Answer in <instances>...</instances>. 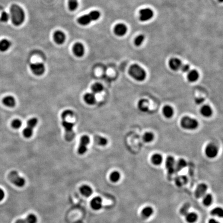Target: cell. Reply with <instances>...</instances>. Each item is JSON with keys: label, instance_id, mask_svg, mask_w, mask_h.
Segmentation results:
<instances>
[{"label": "cell", "instance_id": "cell-1", "mask_svg": "<svg viewBox=\"0 0 223 223\" xmlns=\"http://www.w3.org/2000/svg\"><path fill=\"white\" fill-rule=\"evenodd\" d=\"M11 21L15 26H20L24 21L25 13L23 9L17 4H13L10 9Z\"/></svg>", "mask_w": 223, "mask_h": 223}, {"label": "cell", "instance_id": "cell-2", "mask_svg": "<svg viewBox=\"0 0 223 223\" xmlns=\"http://www.w3.org/2000/svg\"><path fill=\"white\" fill-rule=\"evenodd\" d=\"M129 73L131 77L138 81H143L146 77V73L145 70L137 64L130 66L129 69Z\"/></svg>", "mask_w": 223, "mask_h": 223}, {"label": "cell", "instance_id": "cell-3", "mask_svg": "<svg viewBox=\"0 0 223 223\" xmlns=\"http://www.w3.org/2000/svg\"><path fill=\"white\" fill-rule=\"evenodd\" d=\"M62 125L65 130V139L66 141L72 142L75 138V133L73 131V127L75 123L68 122L67 118L62 119Z\"/></svg>", "mask_w": 223, "mask_h": 223}, {"label": "cell", "instance_id": "cell-4", "mask_svg": "<svg viewBox=\"0 0 223 223\" xmlns=\"http://www.w3.org/2000/svg\"><path fill=\"white\" fill-rule=\"evenodd\" d=\"M100 13L97 11H91L88 14L80 17L78 19V22L81 25H88L92 21H96L99 19Z\"/></svg>", "mask_w": 223, "mask_h": 223}, {"label": "cell", "instance_id": "cell-5", "mask_svg": "<svg viewBox=\"0 0 223 223\" xmlns=\"http://www.w3.org/2000/svg\"><path fill=\"white\" fill-rule=\"evenodd\" d=\"M8 178L12 183L18 187H23L25 184V179L23 177H20L18 172L15 170L9 173Z\"/></svg>", "mask_w": 223, "mask_h": 223}, {"label": "cell", "instance_id": "cell-6", "mask_svg": "<svg viewBox=\"0 0 223 223\" xmlns=\"http://www.w3.org/2000/svg\"><path fill=\"white\" fill-rule=\"evenodd\" d=\"M180 124L183 128L191 130L196 129L198 126V123L196 120L189 116L183 117L181 120Z\"/></svg>", "mask_w": 223, "mask_h": 223}, {"label": "cell", "instance_id": "cell-7", "mask_svg": "<svg viewBox=\"0 0 223 223\" xmlns=\"http://www.w3.org/2000/svg\"><path fill=\"white\" fill-rule=\"evenodd\" d=\"M38 119L36 118H30L27 122V126L23 130L24 137L27 139L30 138L33 135L34 128L37 125Z\"/></svg>", "mask_w": 223, "mask_h": 223}, {"label": "cell", "instance_id": "cell-8", "mask_svg": "<svg viewBox=\"0 0 223 223\" xmlns=\"http://www.w3.org/2000/svg\"><path fill=\"white\" fill-rule=\"evenodd\" d=\"M90 142V139L88 135L82 136L81 138L78 152L79 155H83L88 151V146Z\"/></svg>", "mask_w": 223, "mask_h": 223}, {"label": "cell", "instance_id": "cell-9", "mask_svg": "<svg viewBox=\"0 0 223 223\" xmlns=\"http://www.w3.org/2000/svg\"><path fill=\"white\" fill-rule=\"evenodd\" d=\"M30 68L33 73L38 76L42 75L45 72V65L41 62L33 63L30 65Z\"/></svg>", "mask_w": 223, "mask_h": 223}, {"label": "cell", "instance_id": "cell-10", "mask_svg": "<svg viewBox=\"0 0 223 223\" xmlns=\"http://www.w3.org/2000/svg\"><path fill=\"white\" fill-rule=\"evenodd\" d=\"M154 16V12L150 8H144L139 11V20L142 22L147 21Z\"/></svg>", "mask_w": 223, "mask_h": 223}, {"label": "cell", "instance_id": "cell-11", "mask_svg": "<svg viewBox=\"0 0 223 223\" xmlns=\"http://www.w3.org/2000/svg\"><path fill=\"white\" fill-rule=\"evenodd\" d=\"M218 147L215 145L213 144H210L208 145L205 149V154L207 156V157L213 159L216 157L218 155Z\"/></svg>", "mask_w": 223, "mask_h": 223}, {"label": "cell", "instance_id": "cell-12", "mask_svg": "<svg viewBox=\"0 0 223 223\" xmlns=\"http://www.w3.org/2000/svg\"><path fill=\"white\" fill-rule=\"evenodd\" d=\"M175 161L174 158L169 156L166 159L165 166L169 174H173L175 172Z\"/></svg>", "mask_w": 223, "mask_h": 223}, {"label": "cell", "instance_id": "cell-13", "mask_svg": "<svg viewBox=\"0 0 223 223\" xmlns=\"http://www.w3.org/2000/svg\"><path fill=\"white\" fill-rule=\"evenodd\" d=\"M73 52L74 54L77 57H81L84 56L85 49L84 46L80 43H75L73 46Z\"/></svg>", "mask_w": 223, "mask_h": 223}, {"label": "cell", "instance_id": "cell-14", "mask_svg": "<svg viewBox=\"0 0 223 223\" xmlns=\"http://www.w3.org/2000/svg\"><path fill=\"white\" fill-rule=\"evenodd\" d=\"M208 190V186L205 183L199 184L197 187L195 191V196L197 198L202 197L205 194Z\"/></svg>", "mask_w": 223, "mask_h": 223}, {"label": "cell", "instance_id": "cell-15", "mask_svg": "<svg viewBox=\"0 0 223 223\" xmlns=\"http://www.w3.org/2000/svg\"><path fill=\"white\" fill-rule=\"evenodd\" d=\"M114 31L117 36H123L127 33V27L124 24L119 23L115 27Z\"/></svg>", "mask_w": 223, "mask_h": 223}, {"label": "cell", "instance_id": "cell-16", "mask_svg": "<svg viewBox=\"0 0 223 223\" xmlns=\"http://www.w3.org/2000/svg\"><path fill=\"white\" fill-rule=\"evenodd\" d=\"M53 39L54 41L58 45H62L66 40V36L64 33L61 30H56L54 33Z\"/></svg>", "mask_w": 223, "mask_h": 223}, {"label": "cell", "instance_id": "cell-17", "mask_svg": "<svg viewBox=\"0 0 223 223\" xmlns=\"http://www.w3.org/2000/svg\"><path fill=\"white\" fill-rule=\"evenodd\" d=\"M182 65L181 61L177 58H173L169 61V66L170 68L174 71L178 70L179 69H180Z\"/></svg>", "mask_w": 223, "mask_h": 223}, {"label": "cell", "instance_id": "cell-18", "mask_svg": "<svg viewBox=\"0 0 223 223\" xmlns=\"http://www.w3.org/2000/svg\"><path fill=\"white\" fill-rule=\"evenodd\" d=\"M92 208L95 210H99L102 207V200L100 197H96L93 198L91 202Z\"/></svg>", "mask_w": 223, "mask_h": 223}, {"label": "cell", "instance_id": "cell-19", "mask_svg": "<svg viewBox=\"0 0 223 223\" xmlns=\"http://www.w3.org/2000/svg\"><path fill=\"white\" fill-rule=\"evenodd\" d=\"M84 100L86 103L89 105H94L96 102V97L95 94L94 93H88L85 94L84 96Z\"/></svg>", "mask_w": 223, "mask_h": 223}, {"label": "cell", "instance_id": "cell-20", "mask_svg": "<svg viewBox=\"0 0 223 223\" xmlns=\"http://www.w3.org/2000/svg\"><path fill=\"white\" fill-rule=\"evenodd\" d=\"M3 103L7 107H13L16 105V100L13 96H8L4 98Z\"/></svg>", "mask_w": 223, "mask_h": 223}, {"label": "cell", "instance_id": "cell-21", "mask_svg": "<svg viewBox=\"0 0 223 223\" xmlns=\"http://www.w3.org/2000/svg\"><path fill=\"white\" fill-rule=\"evenodd\" d=\"M149 102L148 100L145 99L140 100L138 103V107L140 111L142 112H147L149 110Z\"/></svg>", "mask_w": 223, "mask_h": 223}, {"label": "cell", "instance_id": "cell-22", "mask_svg": "<svg viewBox=\"0 0 223 223\" xmlns=\"http://www.w3.org/2000/svg\"><path fill=\"white\" fill-rule=\"evenodd\" d=\"M212 110L208 105H203L200 109V113L205 117H209L212 114Z\"/></svg>", "mask_w": 223, "mask_h": 223}, {"label": "cell", "instance_id": "cell-23", "mask_svg": "<svg viewBox=\"0 0 223 223\" xmlns=\"http://www.w3.org/2000/svg\"><path fill=\"white\" fill-rule=\"evenodd\" d=\"M80 192L81 194L84 196L89 197L93 194V189L91 186L88 185H83L80 187Z\"/></svg>", "mask_w": 223, "mask_h": 223}, {"label": "cell", "instance_id": "cell-24", "mask_svg": "<svg viewBox=\"0 0 223 223\" xmlns=\"http://www.w3.org/2000/svg\"><path fill=\"white\" fill-rule=\"evenodd\" d=\"M199 73L196 70H192L187 75V79L190 82H196L199 78Z\"/></svg>", "mask_w": 223, "mask_h": 223}, {"label": "cell", "instance_id": "cell-25", "mask_svg": "<svg viewBox=\"0 0 223 223\" xmlns=\"http://www.w3.org/2000/svg\"><path fill=\"white\" fill-rule=\"evenodd\" d=\"M187 166V163L184 159H180L176 162L175 164V172H179L183 170L184 168Z\"/></svg>", "mask_w": 223, "mask_h": 223}, {"label": "cell", "instance_id": "cell-26", "mask_svg": "<svg viewBox=\"0 0 223 223\" xmlns=\"http://www.w3.org/2000/svg\"><path fill=\"white\" fill-rule=\"evenodd\" d=\"M94 139L96 144L101 146H105L108 143L107 139L101 136L95 135Z\"/></svg>", "mask_w": 223, "mask_h": 223}, {"label": "cell", "instance_id": "cell-27", "mask_svg": "<svg viewBox=\"0 0 223 223\" xmlns=\"http://www.w3.org/2000/svg\"><path fill=\"white\" fill-rule=\"evenodd\" d=\"M11 46V43L8 40H2L0 41V51L5 52L9 49Z\"/></svg>", "mask_w": 223, "mask_h": 223}, {"label": "cell", "instance_id": "cell-28", "mask_svg": "<svg viewBox=\"0 0 223 223\" xmlns=\"http://www.w3.org/2000/svg\"><path fill=\"white\" fill-rule=\"evenodd\" d=\"M163 113L166 118H171L174 114L173 109L170 105H165L163 109Z\"/></svg>", "mask_w": 223, "mask_h": 223}, {"label": "cell", "instance_id": "cell-29", "mask_svg": "<svg viewBox=\"0 0 223 223\" xmlns=\"http://www.w3.org/2000/svg\"><path fill=\"white\" fill-rule=\"evenodd\" d=\"M154 209L150 206L145 207L142 211V214L144 218H150L154 214Z\"/></svg>", "mask_w": 223, "mask_h": 223}, {"label": "cell", "instance_id": "cell-30", "mask_svg": "<svg viewBox=\"0 0 223 223\" xmlns=\"http://www.w3.org/2000/svg\"><path fill=\"white\" fill-rule=\"evenodd\" d=\"M186 221L189 223H194L198 220V215L195 212H190L186 215Z\"/></svg>", "mask_w": 223, "mask_h": 223}, {"label": "cell", "instance_id": "cell-31", "mask_svg": "<svg viewBox=\"0 0 223 223\" xmlns=\"http://www.w3.org/2000/svg\"><path fill=\"white\" fill-rule=\"evenodd\" d=\"M162 156L159 154H154L152 156L151 162L155 165H159L162 163Z\"/></svg>", "mask_w": 223, "mask_h": 223}, {"label": "cell", "instance_id": "cell-32", "mask_svg": "<svg viewBox=\"0 0 223 223\" xmlns=\"http://www.w3.org/2000/svg\"><path fill=\"white\" fill-rule=\"evenodd\" d=\"M175 183L178 186H182L186 184L187 182V177L184 176H180L175 179Z\"/></svg>", "mask_w": 223, "mask_h": 223}, {"label": "cell", "instance_id": "cell-33", "mask_svg": "<svg viewBox=\"0 0 223 223\" xmlns=\"http://www.w3.org/2000/svg\"><path fill=\"white\" fill-rule=\"evenodd\" d=\"M104 86L99 83H96L91 86V91L94 94H98L104 90Z\"/></svg>", "mask_w": 223, "mask_h": 223}, {"label": "cell", "instance_id": "cell-34", "mask_svg": "<svg viewBox=\"0 0 223 223\" xmlns=\"http://www.w3.org/2000/svg\"><path fill=\"white\" fill-rule=\"evenodd\" d=\"M213 202V197L210 194H205L203 196V203L205 206H209L212 204Z\"/></svg>", "mask_w": 223, "mask_h": 223}, {"label": "cell", "instance_id": "cell-35", "mask_svg": "<svg viewBox=\"0 0 223 223\" xmlns=\"http://www.w3.org/2000/svg\"><path fill=\"white\" fill-rule=\"evenodd\" d=\"M110 178L112 182L114 183L117 182L120 179V174L117 171H113L110 175Z\"/></svg>", "mask_w": 223, "mask_h": 223}, {"label": "cell", "instance_id": "cell-36", "mask_svg": "<svg viewBox=\"0 0 223 223\" xmlns=\"http://www.w3.org/2000/svg\"><path fill=\"white\" fill-rule=\"evenodd\" d=\"M143 140L146 143L151 142L154 139V135L151 132H147L143 135Z\"/></svg>", "mask_w": 223, "mask_h": 223}, {"label": "cell", "instance_id": "cell-37", "mask_svg": "<svg viewBox=\"0 0 223 223\" xmlns=\"http://www.w3.org/2000/svg\"><path fill=\"white\" fill-rule=\"evenodd\" d=\"M78 6V0H68V7L70 11H75Z\"/></svg>", "mask_w": 223, "mask_h": 223}, {"label": "cell", "instance_id": "cell-38", "mask_svg": "<svg viewBox=\"0 0 223 223\" xmlns=\"http://www.w3.org/2000/svg\"><path fill=\"white\" fill-rule=\"evenodd\" d=\"M211 213L214 216H217L218 217L221 218L223 216V209L220 207H217L213 209Z\"/></svg>", "mask_w": 223, "mask_h": 223}, {"label": "cell", "instance_id": "cell-39", "mask_svg": "<svg viewBox=\"0 0 223 223\" xmlns=\"http://www.w3.org/2000/svg\"><path fill=\"white\" fill-rule=\"evenodd\" d=\"M73 115H74V113L73 111L70 110H66L62 113L61 117H62V119H65L67 117H72Z\"/></svg>", "mask_w": 223, "mask_h": 223}, {"label": "cell", "instance_id": "cell-40", "mask_svg": "<svg viewBox=\"0 0 223 223\" xmlns=\"http://www.w3.org/2000/svg\"><path fill=\"white\" fill-rule=\"evenodd\" d=\"M27 223H37V218L33 214H29L25 218Z\"/></svg>", "mask_w": 223, "mask_h": 223}, {"label": "cell", "instance_id": "cell-41", "mask_svg": "<svg viewBox=\"0 0 223 223\" xmlns=\"http://www.w3.org/2000/svg\"><path fill=\"white\" fill-rule=\"evenodd\" d=\"M22 124V122L20 119H15L12 121L11 125V127H13V128L14 129H18L21 127Z\"/></svg>", "mask_w": 223, "mask_h": 223}, {"label": "cell", "instance_id": "cell-42", "mask_svg": "<svg viewBox=\"0 0 223 223\" xmlns=\"http://www.w3.org/2000/svg\"><path fill=\"white\" fill-rule=\"evenodd\" d=\"M145 39V37L143 35H139L137 36L134 40V43L136 46H140L142 44Z\"/></svg>", "mask_w": 223, "mask_h": 223}, {"label": "cell", "instance_id": "cell-43", "mask_svg": "<svg viewBox=\"0 0 223 223\" xmlns=\"http://www.w3.org/2000/svg\"><path fill=\"white\" fill-rule=\"evenodd\" d=\"M9 18H10V16L8 13L6 12H3L0 17V20L3 22H6L8 21Z\"/></svg>", "mask_w": 223, "mask_h": 223}, {"label": "cell", "instance_id": "cell-44", "mask_svg": "<svg viewBox=\"0 0 223 223\" xmlns=\"http://www.w3.org/2000/svg\"><path fill=\"white\" fill-rule=\"evenodd\" d=\"M181 71L183 72H187L190 70V66L189 65H183L181 67Z\"/></svg>", "mask_w": 223, "mask_h": 223}, {"label": "cell", "instance_id": "cell-45", "mask_svg": "<svg viewBox=\"0 0 223 223\" xmlns=\"http://www.w3.org/2000/svg\"><path fill=\"white\" fill-rule=\"evenodd\" d=\"M205 101V99L202 98H198L195 99V102L197 104H202Z\"/></svg>", "mask_w": 223, "mask_h": 223}, {"label": "cell", "instance_id": "cell-46", "mask_svg": "<svg viewBox=\"0 0 223 223\" xmlns=\"http://www.w3.org/2000/svg\"><path fill=\"white\" fill-rule=\"evenodd\" d=\"M4 197H5V193L3 190L0 188V202L3 200Z\"/></svg>", "mask_w": 223, "mask_h": 223}, {"label": "cell", "instance_id": "cell-47", "mask_svg": "<svg viewBox=\"0 0 223 223\" xmlns=\"http://www.w3.org/2000/svg\"><path fill=\"white\" fill-rule=\"evenodd\" d=\"M15 223H27L25 219L24 220H18L16 221Z\"/></svg>", "mask_w": 223, "mask_h": 223}, {"label": "cell", "instance_id": "cell-48", "mask_svg": "<svg viewBox=\"0 0 223 223\" xmlns=\"http://www.w3.org/2000/svg\"><path fill=\"white\" fill-rule=\"evenodd\" d=\"M209 223H220V222H218V221H217L216 220H215V219H210V220H209Z\"/></svg>", "mask_w": 223, "mask_h": 223}, {"label": "cell", "instance_id": "cell-49", "mask_svg": "<svg viewBox=\"0 0 223 223\" xmlns=\"http://www.w3.org/2000/svg\"><path fill=\"white\" fill-rule=\"evenodd\" d=\"M218 1H220V2H222L223 1V0H218Z\"/></svg>", "mask_w": 223, "mask_h": 223}]
</instances>
